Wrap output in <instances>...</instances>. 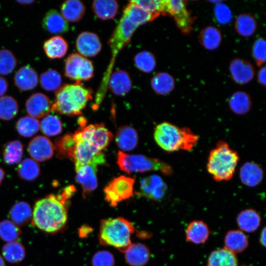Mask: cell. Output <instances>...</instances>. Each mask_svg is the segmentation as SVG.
I'll use <instances>...</instances> for the list:
<instances>
[{
  "label": "cell",
  "mask_w": 266,
  "mask_h": 266,
  "mask_svg": "<svg viewBox=\"0 0 266 266\" xmlns=\"http://www.w3.org/2000/svg\"><path fill=\"white\" fill-rule=\"evenodd\" d=\"M15 85L20 91H28L34 89L38 82V75L34 69L29 65L21 67L14 76Z\"/></svg>",
  "instance_id": "cell-19"
},
{
  "label": "cell",
  "mask_w": 266,
  "mask_h": 266,
  "mask_svg": "<svg viewBox=\"0 0 266 266\" xmlns=\"http://www.w3.org/2000/svg\"><path fill=\"white\" fill-rule=\"evenodd\" d=\"M258 23L256 18L251 14L243 13L238 15L235 18L234 28L239 35L248 37L256 32Z\"/></svg>",
  "instance_id": "cell-30"
},
{
  "label": "cell",
  "mask_w": 266,
  "mask_h": 266,
  "mask_svg": "<svg viewBox=\"0 0 266 266\" xmlns=\"http://www.w3.org/2000/svg\"><path fill=\"white\" fill-rule=\"evenodd\" d=\"M214 14L217 21L221 24L229 23L232 18L231 9L224 3H219L215 6Z\"/></svg>",
  "instance_id": "cell-51"
},
{
  "label": "cell",
  "mask_w": 266,
  "mask_h": 266,
  "mask_svg": "<svg viewBox=\"0 0 266 266\" xmlns=\"http://www.w3.org/2000/svg\"><path fill=\"white\" fill-rule=\"evenodd\" d=\"M182 0H164L165 15L173 17L175 25L181 32L189 35L192 32L195 17Z\"/></svg>",
  "instance_id": "cell-8"
},
{
  "label": "cell",
  "mask_w": 266,
  "mask_h": 266,
  "mask_svg": "<svg viewBox=\"0 0 266 266\" xmlns=\"http://www.w3.org/2000/svg\"><path fill=\"white\" fill-rule=\"evenodd\" d=\"M17 64L16 57L10 50H0V75H7L15 68Z\"/></svg>",
  "instance_id": "cell-47"
},
{
  "label": "cell",
  "mask_w": 266,
  "mask_h": 266,
  "mask_svg": "<svg viewBox=\"0 0 266 266\" xmlns=\"http://www.w3.org/2000/svg\"><path fill=\"white\" fill-rule=\"evenodd\" d=\"M134 62L139 70L146 73L152 72L156 66V60L154 55L147 51L138 53L134 58Z\"/></svg>",
  "instance_id": "cell-45"
},
{
  "label": "cell",
  "mask_w": 266,
  "mask_h": 266,
  "mask_svg": "<svg viewBox=\"0 0 266 266\" xmlns=\"http://www.w3.org/2000/svg\"><path fill=\"white\" fill-rule=\"evenodd\" d=\"M263 177L264 171L262 167L255 162H246L240 168V179L245 186L256 187L262 182Z\"/></svg>",
  "instance_id": "cell-21"
},
{
  "label": "cell",
  "mask_w": 266,
  "mask_h": 266,
  "mask_svg": "<svg viewBox=\"0 0 266 266\" xmlns=\"http://www.w3.org/2000/svg\"><path fill=\"white\" fill-rule=\"evenodd\" d=\"M257 81L260 85L265 87L266 84V67L262 66L259 69L257 75Z\"/></svg>",
  "instance_id": "cell-52"
},
{
  "label": "cell",
  "mask_w": 266,
  "mask_h": 266,
  "mask_svg": "<svg viewBox=\"0 0 266 266\" xmlns=\"http://www.w3.org/2000/svg\"><path fill=\"white\" fill-rule=\"evenodd\" d=\"M92 99L91 91L81 83L64 84L56 91L51 110L68 116L78 115Z\"/></svg>",
  "instance_id": "cell-4"
},
{
  "label": "cell",
  "mask_w": 266,
  "mask_h": 266,
  "mask_svg": "<svg viewBox=\"0 0 266 266\" xmlns=\"http://www.w3.org/2000/svg\"><path fill=\"white\" fill-rule=\"evenodd\" d=\"M8 87V84L6 79L0 76V97L6 92Z\"/></svg>",
  "instance_id": "cell-54"
},
{
  "label": "cell",
  "mask_w": 266,
  "mask_h": 266,
  "mask_svg": "<svg viewBox=\"0 0 266 266\" xmlns=\"http://www.w3.org/2000/svg\"><path fill=\"white\" fill-rule=\"evenodd\" d=\"M117 164L121 170L128 173L159 171L169 176L173 172L169 164L159 159L142 155H129L121 151L117 154Z\"/></svg>",
  "instance_id": "cell-7"
},
{
  "label": "cell",
  "mask_w": 266,
  "mask_h": 266,
  "mask_svg": "<svg viewBox=\"0 0 266 266\" xmlns=\"http://www.w3.org/2000/svg\"><path fill=\"white\" fill-rule=\"evenodd\" d=\"M248 245V238L241 230H230L225 236V248L234 254L243 252L247 248Z\"/></svg>",
  "instance_id": "cell-25"
},
{
  "label": "cell",
  "mask_w": 266,
  "mask_h": 266,
  "mask_svg": "<svg viewBox=\"0 0 266 266\" xmlns=\"http://www.w3.org/2000/svg\"><path fill=\"white\" fill-rule=\"evenodd\" d=\"M23 145L19 140L6 143L3 148L2 158L4 163L11 166L19 163L23 155Z\"/></svg>",
  "instance_id": "cell-38"
},
{
  "label": "cell",
  "mask_w": 266,
  "mask_h": 266,
  "mask_svg": "<svg viewBox=\"0 0 266 266\" xmlns=\"http://www.w3.org/2000/svg\"><path fill=\"white\" fill-rule=\"evenodd\" d=\"M39 83L41 87L47 91H57L62 86V79L58 71L49 69L40 74Z\"/></svg>",
  "instance_id": "cell-42"
},
{
  "label": "cell",
  "mask_w": 266,
  "mask_h": 266,
  "mask_svg": "<svg viewBox=\"0 0 266 266\" xmlns=\"http://www.w3.org/2000/svg\"><path fill=\"white\" fill-rule=\"evenodd\" d=\"M151 85L157 94L164 96L170 94L174 90L175 81L169 73L160 72L152 78Z\"/></svg>",
  "instance_id": "cell-32"
},
{
  "label": "cell",
  "mask_w": 266,
  "mask_h": 266,
  "mask_svg": "<svg viewBox=\"0 0 266 266\" xmlns=\"http://www.w3.org/2000/svg\"><path fill=\"white\" fill-rule=\"evenodd\" d=\"M19 226L9 220L0 222V238L7 243L16 241L21 234Z\"/></svg>",
  "instance_id": "cell-46"
},
{
  "label": "cell",
  "mask_w": 266,
  "mask_h": 266,
  "mask_svg": "<svg viewBox=\"0 0 266 266\" xmlns=\"http://www.w3.org/2000/svg\"><path fill=\"white\" fill-rule=\"evenodd\" d=\"M101 44L98 35L90 32L81 33L76 40V47L83 57H94L101 50Z\"/></svg>",
  "instance_id": "cell-18"
},
{
  "label": "cell",
  "mask_w": 266,
  "mask_h": 266,
  "mask_svg": "<svg viewBox=\"0 0 266 266\" xmlns=\"http://www.w3.org/2000/svg\"><path fill=\"white\" fill-rule=\"evenodd\" d=\"M154 139L164 150L171 153L192 150L199 141V135L188 127H179L167 122L157 125L154 132Z\"/></svg>",
  "instance_id": "cell-3"
},
{
  "label": "cell",
  "mask_w": 266,
  "mask_h": 266,
  "mask_svg": "<svg viewBox=\"0 0 266 266\" xmlns=\"http://www.w3.org/2000/svg\"><path fill=\"white\" fill-rule=\"evenodd\" d=\"M74 134L100 151L105 149L113 138V134L103 124L89 125L76 131Z\"/></svg>",
  "instance_id": "cell-11"
},
{
  "label": "cell",
  "mask_w": 266,
  "mask_h": 266,
  "mask_svg": "<svg viewBox=\"0 0 266 266\" xmlns=\"http://www.w3.org/2000/svg\"><path fill=\"white\" fill-rule=\"evenodd\" d=\"M108 86L114 94L124 96L131 90L132 83L130 76L127 71L118 70L111 74Z\"/></svg>",
  "instance_id": "cell-24"
},
{
  "label": "cell",
  "mask_w": 266,
  "mask_h": 266,
  "mask_svg": "<svg viewBox=\"0 0 266 266\" xmlns=\"http://www.w3.org/2000/svg\"><path fill=\"white\" fill-rule=\"evenodd\" d=\"M222 41L221 31L213 26H208L202 29L199 34V43L204 49L209 51L218 48Z\"/></svg>",
  "instance_id": "cell-26"
},
{
  "label": "cell",
  "mask_w": 266,
  "mask_h": 266,
  "mask_svg": "<svg viewBox=\"0 0 266 266\" xmlns=\"http://www.w3.org/2000/svg\"><path fill=\"white\" fill-rule=\"evenodd\" d=\"M229 68L232 79L240 85L249 83L255 75L253 65L249 61L239 58L232 60Z\"/></svg>",
  "instance_id": "cell-15"
},
{
  "label": "cell",
  "mask_w": 266,
  "mask_h": 266,
  "mask_svg": "<svg viewBox=\"0 0 266 266\" xmlns=\"http://www.w3.org/2000/svg\"><path fill=\"white\" fill-rule=\"evenodd\" d=\"M18 3L21 4H30L34 2V0H17V1Z\"/></svg>",
  "instance_id": "cell-56"
},
{
  "label": "cell",
  "mask_w": 266,
  "mask_h": 266,
  "mask_svg": "<svg viewBox=\"0 0 266 266\" xmlns=\"http://www.w3.org/2000/svg\"><path fill=\"white\" fill-rule=\"evenodd\" d=\"M99 165L92 163L86 164H75L76 180L81 186L82 195L86 197L97 187V167Z\"/></svg>",
  "instance_id": "cell-13"
},
{
  "label": "cell",
  "mask_w": 266,
  "mask_h": 266,
  "mask_svg": "<svg viewBox=\"0 0 266 266\" xmlns=\"http://www.w3.org/2000/svg\"><path fill=\"white\" fill-rule=\"evenodd\" d=\"M0 266H5V263L3 258L0 255Z\"/></svg>",
  "instance_id": "cell-58"
},
{
  "label": "cell",
  "mask_w": 266,
  "mask_h": 266,
  "mask_svg": "<svg viewBox=\"0 0 266 266\" xmlns=\"http://www.w3.org/2000/svg\"><path fill=\"white\" fill-rule=\"evenodd\" d=\"M239 156L227 142L219 141L208 155L206 169L217 182L229 181L235 172Z\"/></svg>",
  "instance_id": "cell-5"
},
{
  "label": "cell",
  "mask_w": 266,
  "mask_h": 266,
  "mask_svg": "<svg viewBox=\"0 0 266 266\" xmlns=\"http://www.w3.org/2000/svg\"><path fill=\"white\" fill-rule=\"evenodd\" d=\"M228 104L230 110L237 115H245L251 109L252 101L249 94L243 91H237L230 97Z\"/></svg>",
  "instance_id": "cell-29"
},
{
  "label": "cell",
  "mask_w": 266,
  "mask_h": 266,
  "mask_svg": "<svg viewBox=\"0 0 266 266\" xmlns=\"http://www.w3.org/2000/svg\"><path fill=\"white\" fill-rule=\"evenodd\" d=\"M130 1L157 18L161 15H165L164 0H134Z\"/></svg>",
  "instance_id": "cell-48"
},
{
  "label": "cell",
  "mask_w": 266,
  "mask_h": 266,
  "mask_svg": "<svg viewBox=\"0 0 266 266\" xmlns=\"http://www.w3.org/2000/svg\"><path fill=\"white\" fill-rule=\"evenodd\" d=\"M210 232L207 225L201 220L191 222L185 230L187 241L196 244L204 243L208 239Z\"/></svg>",
  "instance_id": "cell-23"
},
{
  "label": "cell",
  "mask_w": 266,
  "mask_h": 266,
  "mask_svg": "<svg viewBox=\"0 0 266 266\" xmlns=\"http://www.w3.org/2000/svg\"><path fill=\"white\" fill-rule=\"evenodd\" d=\"M94 71L92 61L78 53L70 54L66 60L65 75L76 83L89 80L93 77Z\"/></svg>",
  "instance_id": "cell-9"
},
{
  "label": "cell",
  "mask_w": 266,
  "mask_h": 266,
  "mask_svg": "<svg viewBox=\"0 0 266 266\" xmlns=\"http://www.w3.org/2000/svg\"><path fill=\"white\" fill-rule=\"evenodd\" d=\"M261 221L260 214L252 208L242 210L236 217V222L241 231L249 233H253L258 229Z\"/></svg>",
  "instance_id": "cell-28"
},
{
  "label": "cell",
  "mask_w": 266,
  "mask_h": 266,
  "mask_svg": "<svg viewBox=\"0 0 266 266\" xmlns=\"http://www.w3.org/2000/svg\"><path fill=\"white\" fill-rule=\"evenodd\" d=\"M15 128L18 133L24 137H31L37 133L39 129V122L37 119L30 116L20 118Z\"/></svg>",
  "instance_id": "cell-40"
},
{
  "label": "cell",
  "mask_w": 266,
  "mask_h": 266,
  "mask_svg": "<svg viewBox=\"0 0 266 266\" xmlns=\"http://www.w3.org/2000/svg\"><path fill=\"white\" fill-rule=\"evenodd\" d=\"M54 147L58 157L67 158L74 162L76 141L72 134L67 133L58 138Z\"/></svg>",
  "instance_id": "cell-35"
},
{
  "label": "cell",
  "mask_w": 266,
  "mask_h": 266,
  "mask_svg": "<svg viewBox=\"0 0 266 266\" xmlns=\"http://www.w3.org/2000/svg\"><path fill=\"white\" fill-rule=\"evenodd\" d=\"M2 255L8 262L12 264L21 262L25 257V249L19 242L6 243L2 249Z\"/></svg>",
  "instance_id": "cell-41"
},
{
  "label": "cell",
  "mask_w": 266,
  "mask_h": 266,
  "mask_svg": "<svg viewBox=\"0 0 266 266\" xmlns=\"http://www.w3.org/2000/svg\"><path fill=\"white\" fill-rule=\"evenodd\" d=\"M42 25L45 31L53 34H62L69 29L67 21L55 9H51L45 14Z\"/></svg>",
  "instance_id": "cell-22"
},
{
  "label": "cell",
  "mask_w": 266,
  "mask_h": 266,
  "mask_svg": "<svg viewBox=\"0 0 266 266\" xmlns=\"http://www.w3.org/2000/svg\"><path fill=\"white\" fill-rule=\"evenodd\" d=\"M39 129L45 135L55 136L62 132V123L58 116L47 115L44 117L39 123Z\"/></svg>",
  "instance_id": "cell-44"
},
{
  "label": "cell",
  "mask_w": 266,
  "mask_h": 266,
  "mask_svg": "<svg viewBox=\"0 0 266 266\" xmlns=\"http://www.w3.org/2000/svg\"><path fill=\"white\" fill-rule=\"evenodd\" d=\"M167 190V186L162 178L154 174L141 180L138 194L148 199L160 201L165 197Z\"/></svg>",
  "instance_id": "cell-14"
},
{
  "label": "cell",
  "mask_w": 266,
  "mask_h": 266,
  "mask_svg": "<svg viewBox=\"0 0 266 266\" xmlns=\"http://www.w3.org/2000/svg\"><path fill=\"white\" fill-rule=\"evenodd\" d=\"M92 264L93 266H114L115 259L111 252L100 250L93 255Z\"/></svg>",
  "instance_id": "cell-50"
},
{
  "label": "cell",
  "mask_w": 266,
  "mask_h": 266,
  "mask_svg": "<svg viewBox=\"0 0 266 266\" xmlns=\"http://www.w3.org/2000/svg\"><path fill=\"white\" fill-rule=\"evenodd\" d=\"M43 48L49 59H59L66 55L68 49V44L63 37L56 35L45 41Z\"/></svg>",
  "instance_id": "cell-31"
},
{
  "label": "cell",
  "mask_w": 266,
  "mask_h": 266,
  "mask_svg": "<svg viewBox=\"0 0 266 266\" xmlns=\"http://www.w3.org/2000/svg\"><path fill=\"white\" fill-rule=\"evenodd\" d=\"M252 56L257 66H261L266 62V42L263 37L258 38L252 47Z\"/></svg>",
  "instance_id": "cell-49"
},
{
  "label": "cell",
  "mask_w": 266,
  "mask_h": 266,
  "mask_svg": "<svg viewBox=\"0 0 266 266\" xmlns=\"http://www.w3.org/2000/svg\"><path fill=\"white\" fill-rule=\"evenodd\" d=\"M28 151L32 159L36 162H42L52 158L54 147L51 141L46 136L38 135L29 143Z\"/></svg>",
  "instance_id": "cell-16"
},
{
  "label": "cell",
  "mask_w": 266,
  "mask_h": 266,
  "mask_svg": "<svg viewBox=\"0 0 266 266\" xmlns=\"http://www.w3.org/2000/svg\"><path fill=\"white\" fill-rule=\"evenodd\" d=\"M19 177L26 181H33L40 174V167L38 163L32 158H26L21 161L17 167Z\"/></svg>",
  "instance_id": "cell-39"
},
{
  "label": "cell",
  "mask_w": 266,
  "mask_h": 266,
  "mask_svg": "<svg viewBox=\"0 0 266 266\" xmlns=\"http://www.w3.org/2000/svg\"><path fill=\"white\" fill-rule=\"evenodd\" d=\"M235 254L224 248L213 251L207 259V266H237Z\"/></svg>",
  "instance_id": "cell-34"
},
{
  "label": "cell",
  "mask_w": 266,
  "mask_h": 266,
  "mask_svg": "<svg viewBox=\"0 0 266 266\" xmlns=\"http://www.w3.org/2000/svg\"><path fill=\"white\" fill-rule=\"evenodd\" d=\"M156 18L154 15L130 1L125 7L122 16L108 41L112 57L96 94V97L98 99L102 100L105 96L108 80L118 53L130 42L138 26Z\"/></svg>",
  "instance_id": "cell-1"
},
{
  "label": "cell",
  "mask_w": 266,
  "mask_h": 266,
  "mask_svg": "<svg viewBox=\"0 0 266 266\" xmlns=\"http://www.w3.org/2000/svg\"><path fill=\"white\" fill-rule=\"evenodd\" d=\"M19 106L17 100L10 96L0 97V119L9 121L17 114Z\"/></svg>",
  "instance_id": "cell-43"
},
{
  "label": "cell",
  "mask_w": 266,
  "mask_h": 266,
  "mask_svg": "<svg viewBox=\"0 0 266 266\" xmlns=\"http://www.w3.org/2000/svg\"><path fill=\"white\" fill-rule=\"evenodd\" d=\"M25 106L27 113L35 119L47 115L52 108L50 99L44 94L39 92L32 94L26 100Z\"/></svg>",
  "instance_id": "cell-17"
},
{
  "label": "cell",
  "mask_w": 266,
  "mask_h": 266,
  "mask_svg": "<svg viewBox=\"0 0 266 266\" xmlns=\"http://www.w3.org/2000/svg\"><path fill=\"white\" fill-rule=\"evenodd\" d=\"M93 231L91 227L87 225L82 226L79 229L78 233L81 237L87 236Z\"/></svg>",
  "instance_id": "cell-53"
},
{
  "label": "cell",
  "mask_w": 266,
  "mask_h": 266,
  "mask_svg": "<svg viewBox=\"0 0 266 266\" xmlns=\"http://www.w3.org/2000/svg\"><path fill=\"white\" fill-rule=\"evenodd\" d=\"M134 179L121 175L114 178L104 189L105 200L112 207L133 194Z\"/></svg>",
  "instance_id": "cell-10"
},
{
  "label": "cell",
  "mask_w": 266,
  "mask_h": 266,
  "mask_svg": "<svg viewBox=\"0 0 266 266\" xmlns=\"http://www.w3.org/2000/svg\"><path fill=\"white\" fill-rule=\"evenodd\" d=\"M5 176V172L3 169L0 167V185H1Z\"/></svg>",
  "instance_id": "cell-57"
},
{
  "label": "cell",
  "mask_w": 266,
  "mask_h": 266,
  "mask_svg": "<svg viewBox=\"0 0 266 266\" xmlns=\"http://www.w3.org/2000/svg\"><path fill=\"white\" fill-rule=\"evenodd\" d=\"M260 242L263 246H266V227L262 230L260 236Z\"/></svg>",
  "instance_id": "cell-55"
},
{
  "label": "cell",
  "mask_w": 266,
  "mask_h": 266,
  "mask_svg": "<svg viewBox=\"0 0 266 266\" xmlns=\"http://www.w3.org/2000/svg\"><path fill=\"white\" fill-rule=\"evenodd\" d=\"M72 135L76 141L74 160L75 164H86L94 163L100 165L105 163V158L103 153L74 133Z\"/></svg>",
  "instance_id": "cell-12"
},
{
  "label": "cell",
  "mask_w": 266,
  "mask_h": 266,
  "mask_svg": "<svg viewBox=\"0 0 266 266\" xmlns=\"http://www.w3.org/2000/svg\"><path fill=\"white\" fill-rule=\"evenodd\" d=\"M124 253L126 262L131 266H144L150 257L149 248L141 243H131Z\"/></svg>",
  "instance_id": "cell-20"
},
{
  "label": "cell",
  "mask_w": 266,
  "mask_h": 266,
  "mask_svg": "<svg viewBox=\"0 0 266 266\" xmlns=\"http://www.w3.org/2000/svg\"><path fill=\"white\" fill-rule=\"evenodd\" d=\"M93 10L96 16L103 20L113 19L118 10V4L114 0H96L92 3Z\"/></svg>",
  "instance_id": "cell-37"
},
{
  "label": "cell",
  "mask_w": 266,
  "mask_h": 266,
  "mask_svg": "<svg viewBox=\"0 0 266 266\" xmlns=\"http://www.w3.org/2000/svg\"><path fill=\"white\" fill-rule=\"evenodd\" d=\"M32 208L27 202L20 201L16 202L11 208L9 215L13 222L17 226H23L32 219Z\"/></svg>",
  "instance_id": "cell-36"
},
{
  "label": "cell",
  "mask_w": 266,
  "mask_h": 266,
  "mask_svg": "<svg viewBox=\"0 0 266 266\" xmlns=\"http://www.w3.org/2000/svg\"><path fill=\"white\" fill-rule=\"evenodd\" d=\"M75 192L74 186L69 185L57 194H50L37 200L33 211V224L48 233L61 231L66 223L69 199Z\"/></svg>",
  "instance_id": "cell-2"
},
{
  "label": "cell",
  "mask_w": 266,
  "mask_h": 266,
  "mask_svg": "<svg viewBox=\"0 0 266 266\" xmlns=\"http://www.w3.org/2000/svg\"><path fill=\"white\" fill-rule=\"evenodd\" d=\"M61 13L66 20L71 22L80 21L85 12L84 3L78 0H67L62 3Z\"/></svg>",
  "instance_id": "cell-33"
},
{
  "label": "cell",
  "mask_w": 266,
  "mask_h": 266,
  "mask_svg": "<svg viewBox=\"0 0 266 266\" xmlns=\"http://www.w3.org/2000/svg\"><path fill=\"white\" fill-rule=\"evenodd\" d=\"M138 134L134 129L130 126L120 127L117 131L115 141L118 147L123 151L134 149L138 143Z\"/></svg>",
  "instance_id": "cell-27"
},
{
  "label": "cell",
  "mask_w": 266,
  "mask_h": 266,
  "mask_svg": "<svg viewBox=\"0 0 266 266\" xmlns=\"http://www.w3.org/2000/svg\"><path fill=\"white\" fill-rule=\"evenodd\" d=\"M134 232L133 223L123 217L104 219L100 223L99 240L104 246L124 252L132 243L131 236Z\"/></svg>",
  "instance_id": "cell-6"
}]
</instances>
